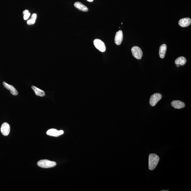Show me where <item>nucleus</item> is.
Returning <instances> with one entry per match:
<instances>
[{"label": "nucleus", "instance_id": "nucleus-1", "mask_svg": "<svg viewBox=\"0 0 191 191\" xmlns=\"http://www.w3.org/2000/svg\"><path fill=\"white\" fill-rule=\"evenodd\" d=\"M159 160V157L157 155L150 154L149 157V170H154L158 165Z\"/></svg>", "mask_w": 191, "mask_h": 191}, {"label": "nucleus", "instance_id": "nucleus-2", "mask_svg": "<svg viewBox=\"0 0 191 191\" xmlns=\"http://www.w3.org/2000/svg\"><path fill=\"white\" fill-rule=\"evenodd\" d=\"M37 165L42 168H50L55 166L56 163L48 160H42L38 162Z\"/></svg>", "mask_w": 191, "mask_h": 191}, {"label": "nucleus", "instance_id": "nucleus-3", "mask_svg": "<svg viewBox=\"0 0 191 191\" xmlns=\"http://www.w3.org/2000/svg\"><path fill=\"white\" fill-rule=\"evenodd\" d=\"M93 44L96 48L99 50L101 52H104L106 51V46L104 43L99 39H95L93 41Z\"/></svg>", "mask_w": 191, "mask_h": 191}, {"label": "nucleus", "instance_id": "nucleus-4", "mask_svg": "<svg viewBox=\"0 0 191 191\" xmlns=\"http://www.w3.org/2000/svg\"><path fill=\"white\" fill-rule=\"evenodd\" d=\"M132 54L134 57L137 59H141L143 55L142 50L139 47L134 46L131 48Z\"/></svg>", "mask_w": 191, "mask_h": 191}, {"label": "nucleus", "instance_id": "nucleus-5", "mask_svg": "<svg viewBox=\"0 0 191 191\" xmlns=\"http://www.w3.org/2000/svg\"><path fill=\"white\" fill-rule=\"evenodd\" d=\"M162 95L159 93H154L151 96L150 98V104L152 106L156 105L157 103L162 98Z\"/></svg>", "mask_w": 191, "mask_h": 191}, {"label": "nucleus", "instance_id": "nucleus-6", "mask_svg": "<svg viewBox=\"0 0 191 191\" xmlns=\"http://www.w3.org/2000/svg\"><path fill=\"white\" fill-rule=\"evenodd\" d=\"M64 131L62 130L59 131L55 129L48 130L46 132V134L48 135L56 137H59V136L62 135Z\"/></svg>", "mask_w": 191, "mask_h": 191}, {"label": "nucleus", "instance_id": "nucleus-7", "mask_svg": "<svg viewBox=\"0 0 191 191\" xmlns=\"http://www.w3.org/2000/svg\"><path fill=\"white\" fill-rule=\"evenodd\" d=\"M1 131L3 135L4 136L8 135L10 132V125L8 123H4L1 125Z\"/></svg>", "mask_w": 191, "mask_h": 191}, {"label": "nucleus", "instance_id": "nucleus-8", "mask_svg": "<svg viewBox=\"0 0 191 191\" xmlns=\"http://www.w3.org/2000/svg\"><path fill=\"white\" fill-rule=\"evenodd\" d=\"M123 35L122 31L120 30L116 33L115 38V43L117 45H120L123 41Z\"/></svg>", "mask_w": 191, "mask_h": 191}, {"label": "nucleus", "instance_id": "nucleus-9", "mask_svg": "<svg viewBox=\"0 0 191 191\" xmlns=\"http://www.w3.org/2000/svg\"><path fill=\"white\" fill-rule=\"evenodd\" d=\"M191 23V19L189 18H185L181 19L178 22V24L181 27H187L190 26Z\"/></svg>", "mask_w": 191, "mask_h": 191}, {"label": "nucleus", "instance_id": "nucleus-10", "mask_svg": "<svg viewBox=\"0 0 191 191\" xmlns=\"http://www.w3.org/2000/svg\"><path fill=\"white\" fill-rule=\"evenodd\" d=\"M3 85L6 89L10 91V93L12 95L16 96L18 95V91L13 86L8 84L4 81L3 82Z\"/></svg>", "mask_w": 191, "mask_h": 191}, {"label": "nucleus", "instance_id": "nucleus-11", "mask_svg": "<svg viewBox=\"0 0 191 191\" xmlns=\"http://www.w3.org/2000/svg\"><path fill=\"white\" fill-rule=\"evenodd\" d=\"M171 105L175 108L181 109L185 107V104L181 101L175 100L172 102Z\"/></svg>", "mask_w": 191, "mask_h": 191}, {"label": "nucleus", "instance_id": "nucleus-12", "mask_svg": "<svg viewBox=\"0 0 191 191\" xmlns=\"http://www.w3.org/2000/svg\"><path fill=\"white\" fill-rule=\"evenodd\" d=\"M166 50V45L164 44L161 45L159 51V56L161 58L164 59L165 57Z\"/></svg>", "mask_w": 191, "mask_h": 191}, {"label": "nucleus", "instance_id": "nucleus-13", "mask_svg": "<svg viewBox=\"0 0 191 191\" xmlns=\"http://www.w3.org/2000/svg\"><path fill=\"white\" fill-rule=\"evenodd\" d=\"M74 6L79 10L82 11L87 12L88 11V8L86 6L81 3L77 1L75 3Z\"/></svg>", "mask_w": 191, "mask_h": 191}, {"label": "nucleus", "instance_id": "nucleus-14", "mask_svg": "<svg viewBox=\"0 0 191 191\" xmlns=\"http://www.w3.org/2000/svg\"><path fill=\"white\" fill-rule=\"evenodd\" d=\"M32 88L35 92L36 95L37 96L41 97H43L45 96V93L44 91L41 90V89L38 88V87H35L34 86H32Z\"/></svg>", "mask_w": 191, "mask_h": 191}, {"label": "nucleus", "instance_id": "nucleus-15", "mask_svg": "<svg viewBox=\"0 0 191 191\" xmlns=\"http://www.w3.org/2000/svg\"><path fill=\"white\" fill-rule=\"evenodd\" d=\"M187 62V59L185 57L181 56L178 58L175 61V63L176 65H185Z\"/></svg>", "mask_w": 191, "mask_h": 191}, {"label": "nucleus", "instance_id": "nucleus-16", "mask_svg": "<svg viewBox=\"0 0 191 191\" xmlns=\"http://www.w3.org/2000/svg\"><path fill=\"white\" fill-rule=\"evenodd\" d=\"M37 14H33L32 16L31 19L27 21L28 25H33L35 23L36 19L37 18Z\"/></svg>", "mask_w": 191, "mask_h": 191}, {"label": "nucleus", "instance_id": "nucleus-17", "mask_svg": "<svg viewBox=\"0 0 191 191\" xmlns=\"http://www.w3.org/2000/svg\"><path fill=\"white\" fill-rule=\"evenodd\" d=\"M23 18L25 20H27L29 18L31 14L29 13V11L27 10H25L23 12Z\"/></svg>", "mask_w": 191, "mask_h": 191}, {"label": "nucleus", "instance_id": "nucleus-18", "mask_svg": "<svg viewBox=\"0 0 191 191\" xmlns=\"http://www.w3.org/2000/svg\"><path fill=\"white\" fill-rule=\"evenodd\" d=\"M87 1H90V2H92V1H93V0H87Z\"/></svg>", "mask_w": 191, "mask_h": 191}, {"label": "nucleus", "instance_id": "nucleus-19", "mask_svg": "<svg viewBox=\"0 0 191 191\" xmlns=\"http://www.w3.org/2000/svg\"><path fill=\"white\" fill-rule=\"evenodd\" d=\"M177 67H179V65H177Z\"/></svg>", "mask_w": 191, "mask_h": 191}]
</instances>
